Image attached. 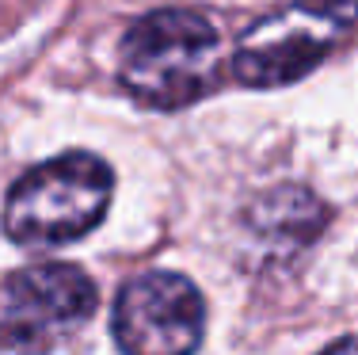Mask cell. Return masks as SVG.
<instances>
[{
  "label": "cell",
  "mask_w": 358,
  "mask_h": 355,
  "mask_svg": "<svg viewBox=\"0 0 358 355\" xmlns=\"http://www.w3.org/2000/svg\"><path fill=\"white\" fill-rule=\"evenodd\" d=\"M221 35L210 20L183 8L149 12L118 46V81L138 104L176 111L221 84Z\"/></svg>",
  "instance_id": "obj_1"
},
{
  "label": "cell",
  "mask_w": 358,
  "mask_h": 355,
  "mask_svg": "<svg viewBox=\"0 0 358 355\" xmlns=\"http://www.w3.org/2000/svg\"><path fill=\"white\" fill-rule=\"evenodd\" d=\"M115 176L92 153H65L15 180L4 202V230L15 244H69L103 222Z\"/></svg>",
  "instance_id": "obj_2"
},
{
  "label": "cell",
  "mask_w": 358,
  "mask_h": 355,
  "mask_svg": "<svg viewBox=\"0 0 358 355\" xmlns=\"http://www.w3.org/2000/svg\"><path fill=\"white\" fill-rule=\"evenodd\" d=\"M358 23V0H294L255 20L233 50V77L248 88H282L324 62Z\"/></svg>",
  "instance_id": "obj_3"
},
{
  "label": "cell",
  "mask_w": 358,
  "mask_h": 355,
  "mask_svg": "<svg viewBox=\"0 0 358 355\" xmlns=\"http://www.w3.org/2000/svg\"><path fill=\"white\" fill-rule=\"evenodd\" d=\"M96 309V283L73 264H31L0 283V348L42 355Z\"/></svg>",
  "instance_id": "obj_4"
},
{
  "label": "cell",
  "mask_w": 358,
  "mask_h": 355,
  "mask_svg": "<svg viewBox=\"0 0 358 355\" xmlns=\"http://www.w3.org/2000/svg\"><path fill=\"white\" fill-rule=\"evenodd\" d=\"M206 328V302L191 279L145 272L115 302V344L122 355H194Z\"/></svg>",
  "instance_id": "obj_5"
},
{
  "label": "cell",
  "mask_w": 358,
  "mask_h": 355,
  "mask_svg": "<svg viewBox=\"0 0 358 355\" xmlns=\"http://www.w3.org/2000/svg\"><path fill=\"white\" fill-rule=\"evenodd\" d=\"M328 225V207L309 188L282 183L263 191L248 207V230L271 252H297L313 244Z\"/></svg>",
  "instance_id": "obj_6"
},
{
  "label": "cell",
  "mask_w": 358,
  "mask_h": 355,
  "mask_svg": "<svg viewBox=\"0 0 358 355\" xmlns=\"http://www.w3.org/2000/svg\"><path fill=\"white\" fill-rule=\"evenodd\" d=\"M320 355H358V336H343V340H336L331 348H324Z\"/></svg>",
  "instance_id": "obj_7"
}]
</instances>
